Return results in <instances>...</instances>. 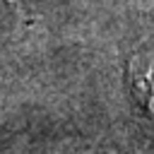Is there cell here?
Here are the masks:
<instances>
[{
  "label": "cell",
  "instance_id": "6da1fadb",
  "mask_svg": "<svg viewBox=\"0 0 154 154\" xmlns=\"http://www.w3.org/2000/svg\"><path fill=\"white\" fill-rule=\"evenodd\" d=\"M128 84L135 101L154 123V51H140L128 63Z\"/></svg>",
  "mask_w": 154,
  "mask_h": 154
}]
</instances>
